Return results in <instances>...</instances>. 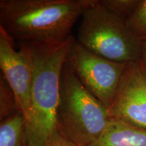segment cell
<instances>
[{"instance_id":"obj_1","label":"cell","mask_w":146,"mask_h":146,"mask_svg":"<svg viewBox=\"0 0 146 146\" xmlns=\"http://www.w3.org/2000/svg\"><path fill=\"white\" fill-rule=\"evenodd\" d=\"M96 1L1 0L0 27L18 42H61Z\"/></svg>"},{"instance_id":"obj_2","label":"cell","mask_w":146,"mask_h":146,"mask_svg":"<svg viewBox=\"0 0 146 146\" xmlns=\"http://www.w3.org/2000/svg\"><path fill=\"white\" fill-rule=\"evenodd\" d=\"M75 40L70 35L58 43L25 42L33 65L30 108L27 120L30 146H47L56 131V110L60 77L67 53Z\"/></svg>"},{"instance_id":"obj_3","label":"cell","mask_w":146,"mask_h":146,"mask_svg":"<svg viewBox=\"0 0 146 146\" xmlns=\"http://www.w3.org/2000/svg\"><path fill=\"white\" fill-rule=\"evenodd\" d=\"M108 109L91 94L64 64L56 110V131L78 146H89L106 128Z\"/></svg>"},{"instance_id":"obj_4","label":"cell","mask_w":146,"mask_h":146,"mask_svg":"<svg viewBox=\"0 0 146 146\" xmlns=\"http://www.w3.org/2000/svg\"><path fill=\"white\" fill-rule=\"evenodd\" d=\"M76 41L111 61L129 63L140 60L143 41L133 34L127 22L96 0L82 14Z\"/></svg>"},{"instance_id":"obj_5","label":"cell","mask_w":146,"mask_h":146,"mask_svg":"<svg viewBox=\"0 0 146 146\" xmlns=\"http://www.w3.org/2000/svg\"><path fill=\"white\" fill-rule=\"evenodd\" d=\"M65 64L81 85L107 109L114 100L128 64L101 57L76 40L67 53Z\"/></svg>"},{"instance_id":"obj_6","label":"cell","mask_w":146,"mask_h":146,"mask_svg":"<svg viewBox=\"0 0 146 146\" xmlns=\"http://www.w3.org/2000/svg\"><path fill=\"white\" fill-rule=\"evenodd\" d=\"M108 112L146 130V67L141 60L128 63Z\"/></svg>"},{"instance_id":"obj_7","label":"cell","mask_w":146,"mask_h":146,"mask_svg":"<svg viewBox=\"0 0 146 146\" xmlns=\"http://www.w3.org/2000/svg\"><path fill=\"white\" fill-rule=\"evenodd\" d=\"M18 50H16L14 46V39L0 27L1 73L15 93L27 122L30 108L33 65L26 43L18 42Z\"/></svg>"},{"instance_id":"obj_8","label":"cell","mask_w":146,"mask_h":146,"mask_svg":"<svg viewBox=\"0 0 146 146\" xmlns=\"http://www.w3.org/2000/svg\"><path fill=\"white\" fill-rule=\"evenodd\" d=\"M89 146H146V130L111 118L101 135Z\"/></svg>"},{"instance_id":"obj_9","label":"cell","mask_w":146,"mask_h":146,"mask_svg":"<svg viewBox=\"0 0 146 146\" xmlns=\"http://www.w3.org/2000/svg\"><path fill=\"white\" fill-rule=\"evenodd\" d=\"M0 146H30L23 112L0 120Z\"/></svg>"},{"instance_id":"obj_10","label":"cell","mask_w":146,"mask_h":146,"mask_svg":"<svg viewBox=\"0 0 146 146\" xmlns=\"http://www.w3.org/2000/svg\"><path fill=\"white\" fill-rule=\"evenodd\" d=\"M21 112L16 96L2 74H0V120Z\"/></svg>"},{"instance_id":"obj_11","label":"cell","mask_w":146,"mask_h":146,"mask_svg":"<svg viewBox=\"0 0 146 146\" xmlns=\"http://www.w3.org/2000/svg\"><path fill=\"white\" fill-rule=\"evenodd\" d=\"M128 26L137 37L146 38V0H139L135 9L126 20Z\"/></svg>"},{"instance_id":"obj_12","label":"cell","mask_w":146,"mask_h":146,"mask_svg":"<svg viewBox=\"0 0 146 146\" xmlns=\"http://www.w3.org/2000/svg\"><path fill=\"white\" fill-rule=\"evenodd\" d=\"M139 1V0H98L102 6L125 21L133 13Z\"/></svg>"},{"instance_id":"obj_13","label":"cell","mask_w":146,"mask_h":146,"mask_svg":"<svg viewBox=\"0 0 146 146\" xmlns=\"http://www.w3.org/2000/svg\"><path fill=\"white\" fill-rule=\"evenodd\" d=\"M47 146H78L76 144L64 137L62 135L60 134L57 131L53 135Z\"/></svg>"},{"instance_id":"obj_14","label":"cell","mask_w":146,"mask_h":146,"mask_svg":"<svg viewBox=\"0 0 146 146\" xmlns=\"http://www.w3.org/2000/svg\"><path fill=\"white\" fill-rule=\"evenodd\" d=\"M140 60H141L142 62L144 64V65L146 67V38L143 40V43H142L141 54Z\"/></svg>"}]
</instances>
